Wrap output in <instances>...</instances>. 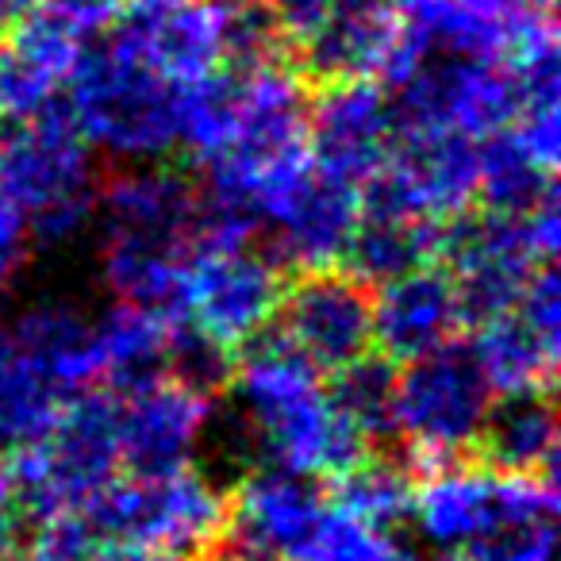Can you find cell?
<instances>
[{"mask_svg": "<svg viewBox=\"0 0 561 561\" xmlns=\"http://www.w3.org/2000/svg\"><path fill=\"white\" fill-rule=\"evenodd\" d=\"M227 389L234 392V415L270 466L335 481L369 454V438L335 408L320 369L280 335L262 331L242 343Z\"/></svg>", "mask_w": 561, "mask_h": 561, "instance_id": "6da1fadb", "label": "cell"}, {"mask_svg": "<svg viewBox=\"0 0 561 561\" xmlns=\"http://www.w3.org/2000/svg\"><path fill=\"white\" fill-rule=\"evenodd\" d=\"M96 216L101 277L112 297L178 316L181 270L204 219L193 181L158 162H139L96 188Z\"/></svg>", "mask_w": 561, "mask_h": 561, "instance_id": "7a4b0ae2", "label": "cell"}, {"mask_svg": "<svg viewBox=\"0 0 561 561\" xmlns=\"http://www.w3.org/2000/svg\"><path fill=\"white\" fill-rule=\"evenodd\" d=\"M66 89V108L78 131L89 147L104 150L116 162H162L178 150L185 85L127 55L108 35L81 50Z\"/></svg>", "mask_w": 561, "mask_h": 561, "instance_id": "3957f363", "label": "cell"}, {"mask_svg": "<svg viewBox=\"0 0 561 561\" xmlns=\"http://www.w3.org/2000/svg\"><path fill=\"white\" fill-rule=\"evenodd\" d=\"M553 484L538 473L492 469L484 461H438L415 481L412 523L431 550L461 558L523 530L550 527L558 515Z\"/></svg>", "mask_w": 561, "mask_h": 561, "instance_id": "277c9868", "label": "cell"}, {"mask_svg": "<svg viewBox=\"0 0 561 561\" xmlns=\"http://www.w3.org/2000/svg\"><path fill=\"white\" fill-rule=\"evenodd\" d=\"M0 188L24 211L27 239L39 247H66L89 227L101 185L66 96L0 135Z\"/></svg>", "mask_w": 561, "mask_h": 561, "instance_id": "5b68a950", "label": "cell"}, {"mask_svg": "<svg viewBox=\"0 0 561 561\" xmlns=\"http://www.w3.org/2000/svg\"><path fill=\"white\" fill-rule=\"evenodd\" d=\"M116 392L81 389L62 404L47 431L12 454V504L35 523L78 515L119 477Z\"/></svg>", "mask_w": 561, "mask_h": 561, "instance_id": "8992f818", "label": "cell"}, {"mask_svg": "<svg viewBox=\"0 0 561 561\" xmlns=\"http://www.w3.org/2000/svg\"><path fill=\"white\" fill-rule=\"evenodd\" d=\"M78 515L112 550L211 553L227 530V492L185 466L162 477H116Z\"/></svg>", "mask_w": 561, "mask_h": 561, "instance_id": "52a82bcc", "label": "cell"}, {"mask_svg": "<svg viewBox=\"0 0 561 561\" xmlns=\"http://www.w3.org/2000/svg\"><path fill=\"white\" fill-rule=\"evenodd\" d=\"M561 247L558 193L546 196L527 216L484 208L481 216H458L446 224L443 250L450 254V277L458 289L461 320L481 323L512 312L527 289L530 273L553 262Z\"/></svg>", "mask_w": 561, "mask_h": 561, "instance_id": "ba28073f", "label": "cell"}, {"mask_svg": "<svg viewBox=\"0 0 561 561\" xmlns=\"http://www.w3.org/2000/svg\"><path fill=\"white\" fill-rule=\"evenodd\" d=\"M496 392L489 389L473 351L450 339L438 351L404 362L397 369V404H392V435H400L420 466L458 461L477 450V438L489 420Z\"/></svg>", "mask_w": 561, "mask_h": 561, "instance_id": "9c48e42d", "label": "cell"}, {"mask_svg": "<svg viewBox=\"0 0 561 561\" xmlns=\"http://www.w3.org/2000/svg\"><path fill=\"white\" fill-rule=\"evenodd\" d=\"M280 270L285 265L270 250H257L254 239L201 234L181 270L178 316L234 351L277 320L285 293Z\"/></svg>", "mask_w": 561, "mask_h": 561, "instance_id": "30bf717a", "label": "cell"}, {"mask_svg": "<svg viewBox=\"0 0 561 561\" xmlns=\"http://www.w3.org/2000/svg\"><path fill=\"white\" fill-rule=\"evenodd\" d=\"M397 127H450L473 139L507 127L519 112L507 62L443 55L420 43L404 73L389 85Z\"/></svg>", "mask_w": 561, "mask_h": 561, "instance_id": "8fae6325", "label": "cell"}, {"mask_svg": "<svg viewBox=\"0 0 561 561\" xmlns=\"http://www.w3.org/2000/svg\"><path fill=\"white\" fill-rule=\"evenodd\" d=\"M280 339L320 374L374 351V293L351 270H305L280 293Z\"/></svg>", "mask_w": 561, "mask_h": 561, "instance_id": "7c38bea8", "label": "cell"}, {"mask_svg": "<svg viewBox=\"0 0 561 561\" xmlns=\"http://www.w3.org/2000/svg\"><path fill=\"white\" fill-rule=\"evenodd\" d=\"M208 427L211 397L165 374L116 397L119 461L131 477H162L193 466Z\"/></svg>", "mask_w": 561, "mask_h": 561, "instance_id": "4fadbf2b", "label": "cell"}, {"mask_svg": "<svg viewBox=\"0 0 561 561\" xmlns=\"http://www.w3.org/2000/svg\"><path fill=\"white\" fill-rule=\"evenodd\" d=\"M392 139L397 108L381 81H323L320 93L308 96V154L320 170L362 185L389 158Z\"/></svg>", "mask_w": 561, "mask_h": 561, "instance_id": "5bb4252c", "label": "cell"}, {"mask_svg": "<svg viewBox=\"0 0 561 561\" xmlns=\"http://www.w3.org/2000/svg\"><path fill=\"white\" fill-rule=\"evenodd\" d=\"M404 24L427 50L507 62L553 35V0H420L404 12Z\"/></svg>", "mask_w": 561, "mask_h": 561, "instance_id": "9a60e30c", "label": "cell"}, {"mask_svg": "<svg viewBox=\"0 0 561 561\" xmlns=\"http://www.w3.org/2000/svg\"><path fill=\"white\" fill-rule=\"evenodd\" d=\"M104 35L178 85H193L224 66L208 0H127Z\"/></svg>", "mask_w": 561, "mask_h": 561, "instance_id": "2e32d148", "label": "cell"}, {"mask_svg": "<svg viewBox=\"0 0 561 561\" xmlns=\"http://www.w3.org/2000/svg\"><path fill=\"white\" fill-rule=\"evenodd\" d=\"M358 219V185L312 162L265 224L273 234L270 254L297 273L328 270L343 262Z\"/></svg>", "mask_w": 561, "mask_h": 561, "instance_id": "e0dca14e", "label": "cell"}, {"mask_svg": "<svg viewBox=\"0 0 561 561\" xmlns=\"http://www.w3.org/2000/svg\"><path fill=\"white\" fill-rule=\"evenodd\" d=\"M461 305L446 265L427 262L381 280L374 293V346L389 362H412L446 346L461 328Z\"/></svg>", "mask_w": 561, "mask_h": 561, "instance_id": "ac0fdd59", "label": "cell"}, {"mask_svg": "<svg viewBox=\"0 0 561 561\" xmlns=\"http://www.w3.org/2000/svg\"><path fill=\"white\" fill-rule=\"evenodd\" d=\"M400 20L389 4H335L328 20L300 43V70L312 81L374 78L381 81L400 43Z\"/></svg>", "mask_w": 561, "mask_h": 561, "instance_id": "d6986e66", "label": "cell"}, {"mask_svg": "<svg viewBox=\"0 0 561 561\" xmlns=\"http://www.w3.org/2000/svg\"><path fill=\"white\" fill-rule=\"evenodd\" d=\"M477 450L492 469L558 481V412H553L550 389L507 392L492 400Z\"/></svg>", "mask_w": 561, "mask_h": 561, "instance_id": "ffe728a7", "label": "cell"}, {"mask_svg": "<svg viewBox=\"0 0 561 561\" xmlns=\"http://www.w3.org/2000/svg\"><path fill=\"white\" fill-rule=\"evenodd\" d=\"M173 316L142 305H116L93 320V385L127 392L165 374Z\"/></svg>", "mask_w": 561, "mask_h": 561, "instance_id": "44dd1931", "label": "cell"}, {"mask_svg": "<svg viewBox=\"0 0 561 561\" xmlns=\"http://www.w3.org/2000/svg\"><path fill=\"white\" fill-rule=\"evenodd\" d=\"M12 343L35 358L47 377L62 392L96 389L93 385V320L81 308L62 305V300H43L32 305L4 328Z\"/></svg>", "mask_w": 561, "mask_h": 561, "instance_id": "7402d4cb", "label": "cell"}, {"mask_svg": "<svg viewBox=\"0 0 561 561\" xmlns=\"http://www.w3.org/2000/svg\"><path fill=\"white\" fill-rule=\"evenodd\" d=\"M473 358L481 366L484 381L496 397L507 392L553 389L558 377V343L538 335L519 312H500L492 320L473 323Z\"/></svg>", "mask_w": 561, "mask_h": 561, "instance_id": "603a6c76", "label": "cell"}, {"mask_svg": "<svg viewBox=\"0 0 561 561\" xmlns=\"http://www.w3.org/2000/svg\"><path fill=\"white\" fill-rule=\"evenodd\" d=\"M446 224L408 216H362L351 234L343 262L366 285H381L415 265L438 262Z\"/></svg>", "mask_w": 561, "mask_h": 561, "instance_id": "cb8c5ba5", "label": "cell"}, {"mask_svg": "<svg viewBox=\"0 0 561 561\" xmlns=\"http://www.w3.org/2000/svg\"><path fill=\"white\" fill-rule=\"evenodd\" d=\"M70 392L47 377V369L27 358L9 331H0V454H16L43 435L62 412Z\"/></svg>", "mask_w": 561, "mask_h": 561, "instance_id": "d4e9b609", "label": "cell"}, {"mask_svg": "<svg viewBox=\"0 0 561 561\" xmlns=\"http://www.w3.org/2000/svg\"><path fill=\"white\" fill-rule=\"evenodd\" d=\"M553 170L538 165L519 135L507 127L477 139V201L492 211L527 216L546 196H553Z\"/></svg>", "mask_w": 561, "mask_h": 561, "instance_id": "484cf974", "label": "cell"}, {"mask_svg": "<svg viewBox=\"0 0 561 561\" xmlns=\"http://www.w3.org/2000/svg\"><path fill=\"white\" fill-rule=\"evenodd\" d=\"M335 504L362 519L366 527L377 530H397L412 523V496H415V477L408 466L392 458H362L351 473L335 477Z\"/></svg>", "mask_w": 561, "mask_h": 561, "instance_id": "4316f807", "label": "cell"}, {"mask_svg": "<svg viewBox=\"0 0 561 561\" xmlns=\"http://www.w3.org/2000/svg\"><path fill=\"white\" fill-rule=\"evenodd\" d=\"M335 408L374 443L392 435V404H397V362L385 354H362L358 362L331 374Z\"/></svg>", "mask_w": 561, "mask_h": 561, "instance_id": "83f0119b", "label": "cell"}, {"mask_svg": "<svg viewBox=\"0 0 561 561\" xmlns=\"http://www.w3.org/2000/svg\"><path fill=\"white\" fill-rule=\"evenodd\" d=\"M231 374H234L231 346L219 343L208 331H201L196 323L173 316L170 346H165V377L201 392V397H216V392H224L231 385Z\"/></svg>", "mask_w": 561, "mask_h": 561, "instance_id": "f1b7e54d", "label": "cell"}, {"mask_svg": "<svg viewBox=\"0 0 561 561\" xmlns=\"http://www.w3.org/2000/svg\"><path fill=\"white\" fill-rule=\"evenodd\" d=\"M112 546L93 535L81 515H58V519L39 523L32 558L27 561H108Z\"/></svg>", "mask_w": 561, "mask_h": 561, "instance_id": "f546056e", "label": "cell"}, {"mask_svg": "<svg viewBox=\"0 0 561 561\" xmlns=\"http://www.w3.org/2000/svg\"><path fill=\"white\" fill-rule=\"evenodd\" d=\"M335 4L339 0H265V9L273 12L285 43H293V47H300L335 12Z\"/></svg>", "mask_w": 561, "mask_h": 561, "instance_id": "4dcf8cb0", "label": "cell"}, {"mask_svg": "<svg viewBox=\"0 0 561 561\" xmlns=\"http://www.w3.org/2000/svg\"><path fill=\"white\" fill-rule=\"evenodd\" d=\"M27 247V227H24V211L16 208L4 188H0V277H9L16 273L20 257H24Z\"/></svg>", "mask_w": 561, "mask_h": 561, "instance_id": "1f68e13d", "label": "cell"}, {"mask_svg": "<svg viewBox=\"0 0 561 561\" xmlns=\"http://www.w3.org/2000/svg\"><path fill=\"white\" fill-rule=\"evenodd\" d=\"M35 4H39V0H0V35L9 32L12 24H20Z\"/></svg>", "mask_w": 561, "mask_h": 561, "instance_id": "d6a6232c", "label": "cell"}, {"mask_svg": "<svg viewBox=\"0 0 561 561\" xmlns=\"http://www.w3.org/2000/svg\"><path fill=\"white\" fill-rule=\"evenodd\" d=\"M108 561H193L188 553H165V550H112Z\"/></svg>", "mask_w": 561, "mask_h": 561, "instance_id": "836d02e7", "label": "cell"}, {"mask_svg": "<svg viewBox=\"0 0 561 561\" xmlns=\"http://www.w3.org/2000/svg\"><path fill=\"white\" fill-rule=\"evenodd\" d=\"M12 538H16V515H12V512H0V561L9 558Z\"/></svg>", "mask_w": 561, "mask_h": 561, "instance_id": "e575fe53", "label": "cell"}, {"mask_svg": "<svg viewBox=\"0 0 561 561\" xmlns=\"http://www.w3.org/2000/svg\"><path fill=\"white\" fill-rule=\"evenodd\" d=\"M0 512H16V504H12V489H9V473L0 469Z\"/></svg>", "mask_w": 561, "mask_h": 561, "instance_id": "d590c367", "label": "cell"}, {"mask_svg": "<svg viewBox=\"0 0 561 561\" xmlns=\"http://www.w3.org/2000/svg\"><path fill=\"white\" fill-rule=\"evenodd\" d=\"M385 4H392V9H397V12H408V9H412V4H420V0H385Z\"/></svg>", "mask_w": 561, "mask_h": 561, "instance_id": "8d00e7d4", "label": "cell"}, {"mask_svg": "<svg viewBox=\"0 0 561 561\" xmlns=\"http://www.w3.org/2000/svg\"><path fill=\"white\" fill-rule=\"evenodd\" d=\"M4 289H9V277H0V297H4Z\"/></svg>", "mask_w": 561, "mask_h": 561, "instance_id": "74e56055", "label": "cell"}, {"mask_svg": "<svg viewBox=\"0 0 561 561\" xmlns=\"http://www.w3.org/2000/svg\"><path fill=\"white\" fill-rule=\"evenodd\" d=\"M4 561H12V558H4ZM24 561H27V558H24Z\"/></svg>", "mask_w": 561, "mask_h": 561, "instance_id": "f35d334b", "label": "cell"}]
</instances>
